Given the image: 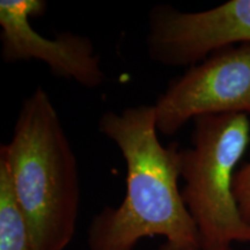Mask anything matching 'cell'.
<instances>
[{
	"instance_id": "obj_7",
	"label": "cell",
	"mask_w": 250,
	"mask_h": 250,
	"mask_svg": "<svg viewBox=\"0 0 250 250\" xmlns=\"http://www.w3.org/2000/svg\"><path fill=\"white\" fill-rule=\"evenodd\" d=\"M0 250H33L6 166L0 162Z\"/></svg>"
},
{
	"instance_id": "obj_1",
	"label": "cell",
	"mask_w": 250,
	"mask_h": 250,
	"mask_svg": "<svg viewBox=\"0 0 250 250\" xmlns=\"http://www.w3.org/2000/svg\"><path fill=\"white\" fill-rule=\"evenodd\" d=\"M98 129L120 148L126 165V192L87 229L89 250H134L140 240L164 236L160 250H199V234L179 188L182 149L158 137L154 105L107 111Z\"/></svg>"
},
{
	"instance_id": "obj_3",
	"label": "cell",
	"mask_w": 250,
	"mask_h": 250,
	"mask_svg": "<svg viewBox=\"0 0 250 250\" xmlns=\"http://www.w3.org/2000/svg\"><path fill=\"white\" fill-rule=\"evenodd\" d=\"M193 121L192 146L182 149L181 193L198 230L199 250L250 243V225L233 191L234 169L250 143L248 115H205Z\"/></svg>"
},
{
	"instance_id": "obj_6",
	"label": "cell",
	"mask_w": 250,
	"mask_h": 250,
	"mask_svg": "<svg viewBox=\"0 0 250 250\" xmlns=\"http://www.w3.org/2000/svg\"><path fill=\"white\" fill-rule=\"evenodd\" d=\"M44 0H1V58L5 62L37 59L56 77L72 79L86 88H98L104 81L100 57L88 37L65 31L48 39L31 27L30 17L42 15Z\"/></svg>"
},
{
	"instance_id": "obj_9",
	"label": "cell",
	"mask_w": 250,
	"mask_h": 250,
	"mask_svg": "<svg viewBox=\"0 0 250 250\" xmlns=\"http://www.w3.org/2000/svg\"><path fill=\"white\" fill-rule=\"evenodd\" d=\"M221 250H234L232 247H230V248H226V249H221Z\"/></svg>"
},
{
	"instance_id": "obj_2",
	"label": "cell",
	"mask_w": 250,
	"mask_h": 250,
	"mask_svg": "<svg viewBox=\"0 0 250 250\" xmlns=\"http://www.w3.org/2000/svg\"><path fill=\"white\" fill-rule=\"evenodd\" d=\"M33 250H65L80 211L78 162L42 87L22 101L11 142L0 147Z\"/></svg>"
},
{
	"instance_id": "obj_8",
	"label": "cell",
	"mask_w": 250,
	"mask_h": 250,
	"mask_svg": "<svg viewBox=\"0 0 250 250\" xmlns=\"http://www.w3.org/2000/svg\"><path fill=\"white\" fill-rule=\"evenodd\" d=\"M233 191L240 214L250 225V161L234 176Z\"/></svg>"
},
{
	"instance_id": "obj_5",
	"label": "cell",
	"mask_w": 250,
	"mask_h": 250,
	"mask_svg": "<svg viewBox=\"0 0 250 250\" xmlns=\"http://www.w3.org/2000/svg\"><path fill=\"white\" fill-rule=\"evenodd\" d=\"M148 22L149 58L165 66H192L217 50L250 43V0H230L202 12L156 5Z\"/></svg>"
},
{
	"instance_id": "obj_4",
	"label": "cell",
	"mask_w": 250,
	"mask_h": 250,
	"mask_svg": "<svg viewBox=\"0 0 250 250\" xmlns=\"http://www.w3.org/2000/svg\"><path fill=\"white\" fill-rule=\"evenodd\" d=\"M154 110L156 127L165 136L199 116L250 114V43L217 50L174 78Z\"/></svg>"
}]
</instances>
